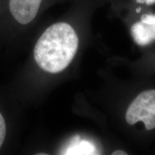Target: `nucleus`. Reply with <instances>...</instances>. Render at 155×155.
Returning a JSON list of instances; mask_svg holds the SVG:
<instances>
[{
	"label": "nucleus",
	"instance_id": "5",
	"mask_svg": "<svg viewBox=\"0 0 155 155\" xmlns=\"http://www.w3.org/2000/svg\"><path fill=\"white\" fill-rule=\"evenodd\" d=\"M79 137L75 138L73 144L68 147L64 154H96V149L92 143L86 140H78Z\"/></svg>",
	"mask_w": 155,
	"mask_h": 155
},
{
	"label": "nucleus",
	"instance_id": "3",
	"mask_svg": "<svg viewBox=\"0 0 155 155\" xmlns=\"http://www.w3.org/2000/svg\"><path fill=\"white\" fill-rule=\"evenodd\" d=\"M43 0H7V7L12 20L20 25L31 23L38 15Z\"/></svg>",
	"mask_w": 155,
	"mask_h": 155
},
{
	"label": "nucleus",
	"instance_id": "4",
	"mask_svg": "<svg viewBox=\"0 0 155 155\" xmlns=\"http://www.w3.org/2000/svg\"><path fill=\"white\" fill-rule=\"evenodd\" d=\"M132 37L139 45L145 46L155 41V15H144L131 28Z\"/></svg>",
	"mask_w": 155,
	"mask_h": 155
},
{
	"label": "nucleus",
	"instance_id": "7",
	"mask_svg": "<svg viewBox=\"0 0 155 155\" xmlns=\"http://www.w3.org/2000/svg\"><path fill=\"white\" fill-rule=\"evenodd\" d=\"M137 2L139 3H144L147 5H151L155 3V0H137Z\"/></svg>",
	"mask_w": 155,
	"mask_h": 155
},
{
	"label": "nucleus",
	"instance_id": "1",
	"mask_svg": "<svg viewBox=\"0 0 155 155\" xmlns=\"http://www.w3.org/2000/svg\"><path fill=\"white\" fill-rule=\"evenodd\" d=\"M78 47V38L68 23L50 25L38 39L34 57L38 66L45 72L58 73L68 66Z\"/></svg>",
	"mask_w": 155,
	"mask_h": 155
},
{
	"label": "nucleus",
	"instance_id": "6",
	"mask_svg": "<svg viewBox=\"0 0 155 155\" xmlns=\"http://www.w3.org/2000/svg\"><path fill=\"white\" fill-rule=\"evenodd\" d=\"M6 136V123L3 116L0 113V148L2 146Z\"/></svg>",
	"mask_w": 155,
	"mask_h": 155
},
{
	"label": "nucleus",
	"instance_id": "2",
	"mask_svg": "<svg viewBox=\"0 0 155 155\" xmlns=\"http://www.w3.org/2000/svg\"><path fill=\"white\" fill-rule=\"evenodd\" d=\"M126 120L130 125L142 121L147 130L154 129L155 90L145 91L137 96L128 108Z\"/></svg>",
	"mask_w": 155,
	"mask_h": 155
},
{
	"label": "nucleus",
	"instance_id": "8",
	"mask_svg": "<svg viewBox=\"0 0 155 155\" xmlns=\"http://www.w3.org/2000/svg\"><path fill=\"white\" fill-rule=\"evenodd\" d=\"M112 154L113 155H127V153L124 152V151L119 150V151H115V152L112 153Z\"/></svg>",
	"mask_w": 155,
	"mask_h": 155
}]
</instances>
